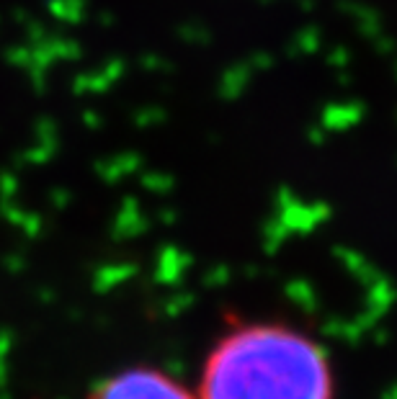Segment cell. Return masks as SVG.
<instances>
[{
  "instance_id": "cell-2",
  "label": "cell",
  "mask_w": 397,
  "mask_h": 399,
  "mask_svg": "<svg viewBox=\"0 0 397 399\" xmlns=\"http://www.w3.org/2000/svg\"><path fill=\"white\" fill-rule=\"evenodd\" d=\"M88 399H196V394L160 368L132 366L101 381Z\"/></svg>"
},
{
  "instance_id": "cell-1",
  "label": "cell",
  "mask_w": 397,
  "mask_h": 399,
  "mask_svg": "<svg viewBox=\"0 0 397 399\" xmlns=\"http://www.w3.org/2000/svg\"><path fill=\"white\" fill-rule=\"evenodd\" d=\"M196 399H333L330 358L317 340L287 322H237L202 368Z\"/></svg>"
}]
</instances>
